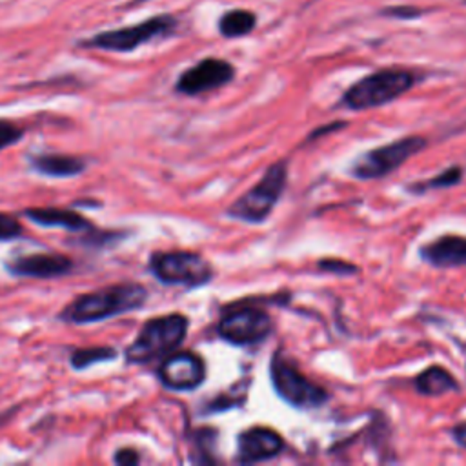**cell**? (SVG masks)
I'll return each mask as SVG.
<instances>
[{
  "label": "cell",
  "mask_w": 466,
  "mask_h": 466,
  "mask_svg": "<svg viewBox=\"0 0 466 466\" xmlns=\"http://www.w3.org/2000/svg\"><path fill=\"white\" fill-rule=\"evenodd\" d=\"M6 268L15 277L57 279L72 274L74 260L62 253H30L10 260Z\"/></svg>",
  "instance_id": "cell-12"
},
{
  "label": "cell",
  "mask_w": 466,
  "mask_h": 466,
  "mask_svg": "<svg viewBox=\"0 0 466 466\" xmlns=\"http://www.w3.org/2000/svg\"><path fill=\"white\" fill-rule=\"evenodd\" d=\"M233 66L221 58H205L186 70L177 81V92L184 95H201L232 83Z\"/></svg>",
  "instance_id": "cell-11"
},
{
  "label": "cell",
  "mask_w": 466,
  "mask_h": 466,
  "mask_svg": "<svg viewBox=\"0 0 466 466\" xmlns=\"http://www.w3.org/2000/svg\"><path fill=\"white\" fill-rule=\"evenodd\" d=\"M189 321L186 315L170 313L150 319L126 352L127 365H148L175 352L186 339Z\"/></svg>",
  "instance_id": "cell-2"
},
{
  "label": "cell",
  "mask_w": 466,
  "mask_h": 466,
  "mask_svg": "<svg viewBox=\"0 0 466 466\" xmlns=\"http://www.w3.org/2000/svg\"><path fill=\"white\" fill-rule=\"evenodd\" d=\"M425 262L435 268H457L466 266V237L444 235L421 248Z\"/></svg>",
  "instance_id": "cell-14"
},
{
  "label": "cell",
  "mask_w": 466,
  "mask_h": 466,
  "mask_svg": "<svg viewBox=\"0 0 466 466\" xmlns=\"http://www.w3.org/2000/svg\"><path fill=\"white\" fill-rule=\"evenodd\" d=\"M453 439L459 446L466 448V423H459L455 428H453Z\"/></svg>",
  "instance_id": "cell-25"
},
{
  "label": "cell",
  "mask_w": 466,
  "mask_h": 466,
  "mask_svg": "<svg viewBox=\"0 0 466 466\" xmlns=\"http://www.w3.org/2000/svg\"><path fill=\"white\" fill-rule=\"evenodd\" d=\"M416 388L423 395L437 397V395H444L448 391H457L459 384L455 382L453 375L448 370H444L441 366H430L416 377Z\"/></svg>",
  "instance_id": "cell-17"
},
{
  "label": "cell",
  "mask_w": 466,
  "mask_h": 466,
  "mask_svg": "<svg viewBox=\"0 0 466 466\" xmlns=\"http://www.w3.org/2000/svg\"><path fill=\"white\" fill-rule=\"evenodd\" d=\"M161 382L173 391H191L207 379L205 361L193 352H171L159 366Z\"/></svg>",
  "instance_id": "cell-10"
},
{
  "label": "cell",
  "mask_w": 466,
  "mask_h": 466,
  "mask_svg": "<svg viewBox=\"0 0 466 466\" xmlns=\"http://www.w3.org/2000/svg\"><path fill=\"white\" fill-rule=\"evenodd\" d=\"M416 83L410 72L403 70H382L372 74L356 83L343 99V104L350 110H370L388 104L407 93Z\"/></svg>",
  "instance_id": "cell-5"
},
{
  "label": "cell",
  "mask_w": 466,
  "mask_h": 466,
  "mask_svg": "<svg viewBox=\"0 0 466 466\" xmlns=\"http://www.w3.org/2000/svg\"><path fill=\"white\" fill-rule=\"evenodd\" d=\"M425 137H405L393 141L390 145H384L381 148L370 150L363 154L359 159L354 161L350 173L357 179L370 180V179H381L401 168L410 157L418 155L426 148Z\"/></svg>",
  "instance_id": "cell-6"
},
{
  "label": "cell",
  "mask_w": 466,
  "mask_h": 466,
  "mask_svg": "<svg viewBox=\"0 0 466 466\" xmlns=\"http://www.w3.org/2000/svg\"><path fill=\"white\" fill-rule=\"evenodd\" d=\"M173 26H175V21L171 17H155L139 26L101 33V35L93 37L86 46L106 49V51L127 53L157 37L170 33L173 30Z\"/></svg>",
  "instance_id": "cell-9"
},
{
  "label": "cell",
  "mask_w": 466,
  "mask_h": 466,
  "mask_svg": "<svg viewBox=\"0 0 466 466\" xmlns=\"http://www.w3.org/2000/svg\"><path fill=\"white\" fill-rule=\"evenodd\" d=\"M24 215L44 228H62L68 232H88L92 224L81 214L68 208H30L24 210Z\"/></svg>",
  "instance_id": "cell-15"
},
{
  "label": "cell",
  "mask_w": 466,
  "mask_h": 466,
  "mask_svg": "<svg viewBox=\"0 0 466 466\" xmlns=\"http://www.w3.org/2000/svg\"><path fill=\"white\" fill-rule=\"evenodd\" d=\"M117 359V352L110 347H92V348H77L70 356V365L74 370L83 372L99 363H110Z\"/></svg>",
  "instance_id": "cell-18"
},
{
  "label": "cell",
  "mask_w": 466,
  "mask_h": 466,
  "mask_svg": "<svg viewBox=\"0 0 466 466\" xmlns=\"http://www.w3.org/2000/svg\"><path fill=\"white\" fill-rule=\"evenodd\" d=\"M319 268L321 270H326V272H331V274H339V276H347V274H356L357 268L354 264L350 262H345V260H321L319 262Z\"/></svg>",
  "instance_id": "cell-23"
},
{
  "label": "cell",
  "mask_w": 466,
  "mask_h": 466,
  "mask_svg": "<svg viewBox=\"0 0 466 466\" xmlns=\"http://www.w3.org/2000/svg\"><path fill=\"white\" fill-rule=\"evenodd\" d=\"M150 272L168 286L198 288L214 279L212 264L195 251H157L150 259Z\"/></svg>",
  "instance_id": "cell-4"
},
{
  "label": "cell",
  "mask_w": 466,
  "mask_h": 466,
  "mask_svg": "<svg viewBox=\"0 0 466 466\" xmlns=\"http://www.w3.org/2000/svg\"><path fill=\"white\" fill-rule=\"evenodd\" d=\"M237 459L244 464L268 461L279 455L285 448L283 437L270 428H250L239 435Z\"/></svg>",
  "instance_id": "cell-13"
},
{
  "label": "cell",
  "mask_w": 466,
  "mask_h": 466,
  "mask_svg": "<svg viewBox=\"0 0 466 466\" xmlns=\"http://www.w3.org/2000/svg\"><path fill=\"white\" fill-rule=\"evenodd\" d=\"M113 461L120 466H136L141 462V455L137 450H133V448H120V450H117Z\"/></svg>",
  "instance_id": "cell-24"
},
{
  "label": "cell",
  "mask_w": 466,
  "mask_h": 466,
  "mask_svg": "<svg viewBox=\"0 0 466 466\" xmlns=\"http://www.w3.org/2000/svg\"><path fill=\"white\" fill-rule=\"evenodd\" d=\"M272 384L288 405L301 410L319 409L328 401V393L319 384L308 381L286 357L276 354L270 366Z\"/></svg>",
  "instance_id": "cell-7"
},
{
  "label": "cell",
  "mask_w": 466,
  "mask_h": 466,
  "mask_svg": "<svg viewBox=\"0 0 466 466\" xmlns=\"http://www.w3.org/2000/svg\"><path fill=\"white\" fill-rule=\"evenodd\" d=\"M217 330L224 341L235 347H250L262 343L272 334L274 321L260 308L242 306L230 310L221 319Z\"/></svg>",
  "instance_id": "cell-8"
},
{
  "label": "cell",
  "mask_w": 466,
  "mask_h": 466,
  "mask_svg": "<svg viewBox=\"0 0 466 466\" xmlns=\"http://www.w3.org/2000/svg\"><path fill=\"white\" fill-rule=\"evenodd\" d=\"M148 301V290L139 283H120L79 295L66 306L58 319L70 324H90L139 310Z\"/></svg>",
  "instance_id": "cell-1"
},
{
  "label": "cell",
  "mask_w": 466,
  "mask_h": 466,
  "mask_svg": "<svg viewBox=\"0 0 466 466\" xmlns=\"http://www.w3.org/2000/svg\"><path fill=\"white\" fill-rule=\"evenodd\" d=\"M461 173H462V170L453 166V168L439 173L432 180H426V182H421V184H414L412 191H426L430 188H450V186H453V184H457L461 180V177H462Z\"/></svg>",
  "instance_id": "cell-20"
},
{
  "label": "cell",
  "mask_w": 466,
  "mask_h": 466,
  "mask_svg": "<svg viewBox=\"0 0 466 466\" xmlns=\"http://www.w3.org/2000/svg\"><path fill=\"white\" fill-rule=\"evenodd\" d=\"M255 28V17L250 12L244 10H235L226 13L221 22H219V30L224 37L228 39H235V37H244L248 35L251 30Z\"/></svg>",
  "instance_id": "cell-19"
},
{
  "label": "cell",
  "mask_w": 466,
  "mask_h": 466,
  "mask_svg": "<svg viewBox=\"0 0 466 466\" xmlns=\"http://www.w3.org/2000/svg\"><path fill=\"white\" fill-rule=\"evenodd\" d=\"M24 129L8 119H0V152L21 143Z\"/></svg>",
  "instance_id": "cell-21"
},
{
  "label": "cell",
  "mask_w": 466,
  "mask_h": 466,
  "mask_svg": "<svg viewBox=\"0 0 466 466\" xmlns=\"http://www.w3.org/2000/svg\"><path fill=\"white\" fill-rule=\"evenodd\" d=\"M31 168L44 175L53 179H70L81 175L88 166L83 159L74 155H62V154H40L30 159Z\"/></svg>",
  "instance_id": "cell-16"
},
{
  "label": "cell",
  "mask_w": 466,
  "mask_h": 466,
  "mask_svg": "<svg viewBox=\"0 0 466 466\" xmlns=\"http://www.w3.org/2000/svg\"><path fill=\"white\" fill-rule=\"evenodd\" d=\"M24 228L21 221L13 215L0 214V241H13L22 235Z\"/></svg>",
  "instance_id": "cell-22"
},
{
  "label": "cell",
  "mask_w": 466,
  "mask_h": 466,
  "mask_svg": "<svg viewBox=\"0 0 466 466\" xmlns=\"http://www.w3.org/2000/svg\"><path fill=\"white\" fill-rule=\"evenodd\" d=\"M286 182H288V163L279 161L266 170L262 179L253 188H250L242 197L237 198V201L230 207L228 215L237 221H244L251 224L264 223L274 212L276 205L279 203V198L286 188Z\"/></svg>",
  "instance_id": "cell-3"
}]
</instances>
